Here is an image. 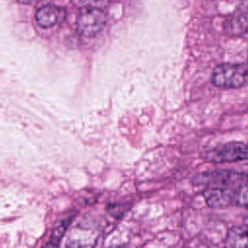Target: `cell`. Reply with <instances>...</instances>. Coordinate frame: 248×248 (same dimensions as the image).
<instances>
[{
  "label": "cell",
  "instance_id": "8fae6325",
  "mask_svg": "<svg viewBox=\"0 0 248 248\" xmlns=\"http://www.w3.org/2000/svg\"><path fill=\"white\" fill-rule=\"evenodd\" d=\"M59 241H60V239H57V238H54L51 236L50 240L46 244H45L43 246V248H58Z\"/></svg>",
  "mask_w": 248,
  "mask_h": 248
},
{
  "label": "cell",
  "instance_id": "52a82bcc",
  "mask_svg": "<svg viewBox=\"0 0 248 248\" xmlns=\"http://www.w3.org/2000/svg\"><path fill=\"white\" fill-rule=\"evenodd\" d=\"M94 237L92 233L81 228H75L71 231L67 242V248H92L94 246Z\"/></svg>",
  "mask_w": 248,
  "mask_h": 248
},
{
  "label": "cell",
  "instance_id": "6da1fadb",
  "mask_svg": "<svg viewBox=\"0 0 248 248\" xmlns=\"http://www.w3.org/2000/svg\"><path fill=\"white\" fill-rule=\"evenodd\" d=\"M248 183V175L229 170H218L203 171L193 178V184L197 187L220 188L238 193V191Z\"/></svg>",
  "mask_w": 248,
  "mask_h": 248
},
{
  "label": "cell",
  "instance_id": "277c9868",
  "mask_svg": "<svg viewBox=\"0 0 248 248\" xmlns=\"http://www.w3.org/2000/svg\"><path fill=\"white\" fill-rule=\"evenodd\" d=\"M106 24V16L98 8H82L78 16L77 29L84 37L97 35Z\"/></svg>",
  "mask_w": 248,
  "mask_h": 248
},
{
  "label": "cell",
  "instance_id": "7c38bea8",
  "mask_svg": "<svg viewBox=\"0 0 248 248\" xmlns=\"http://www.w3.org/2000/svg\"><path fill=\"white\" fill-rule=\"evenodd\" d=\"M19 3H22V4H32V3H35L37 2L38 0H17Z\"/></svg>",
  "mask_w": 248,
  "mask_h": 248
},
{
  "label": "cell",
  "instance_id": "3957f363",
  "mask_svg": "<svg viewBox=\"0 0 248 248\" xmlns=\"http://www.w3.org/2000/svg\"><path fill=\"white\" fill-rule=\"evenodd\" d=\"M202 158L209 163H231L248 160V143H225L204 151Z\"/></svg>",
  "mask_w": 248,
  "mask_h": 248
},
{
  "label": "cell",
  "instance_id": "ba28073f",
  "mask_svg": "<svg viewBox=\"0 0 248 248\" xmlns=\"http://www.w3.org/2000/svg\"><path fill=\"white\" fill-rule=\"evenodd\" d=\"M231 248H248V225L233 226L227 232Z\"/></svg>",
  "mask_w": 248,
  "mask_h": 248
},
{
  "label": "cell",
  "instance_id": "9c48e42d",
  "mask_svg": "<svg viewBox=\"0 0 248 248\" xmlns=\"http://www.w3.org/2000/svg\"><path fill=\"white\" fill-rule=\"evenodd\" d=\"M235 203L248 208V183H246L237 193Z\"/></svg>",
  "mask_w": 248,
  "mask_h": 248
},
{
  "label": "cell",
  "instance_id": "7a4b0ae2",
  "mask_svg": "<svg viewBox=\"0 0 248 248\" xmlns=\"http://www.w3.org/2000/svg\"><path fill=\"white\" fill-rule=\"evenodd\" d=\"M212 83L219 88H238L248 84V66L221 64L212 73Z\"/></svg>",
  "mask_w": 248,
  "mask_h": 248
},
{
  "label": "cell",
  "instance_id": "5b68a950",
  "mask_svg": "<svg viewBox=\"0 0 248 248\" xmlns=\"http://www.w3.org/2000/svg\"><path fill=\"white\" fill-rule=\"evenodd\" d=\"M206 204L214 209H224L235 203L237 193L220 188H204L202 191Z\"/></svg>",
  "mask_w": 248,
  "mask_h": 248
},
{
  "label": "cell",
  "instance_id": "8992f818",
  "mask_svg": "<svg viewBox=\"0 0 248 248\" xmlns=\"http://www.w3.org/2000/svg\"><path fill=\"white\" fill-rule=\"evenodd\" d=\"M66 16V12L64 9L54 6L46 5L40 8L36 14L37 23L41 27H50L60 21H62Z\"/></svg>",
  "mask_w": 248,
  "mask_h": 248
},
{
  "label": "cell",
  "instance_id": "30bf717a",
  "mask_svg": "<svg viewBox=\"0 0 248 248\" xmlns=\"http://www.w3.org/2000/svg\"><path fill=\"white\" fill-rule=\"evenodd\" d=\"M76 5L81 6L82 8H98L104 5L107 0H72Z\"/></svg>",
  "mask_w": 248,
  "mask_h": 248
}]
</instances>
